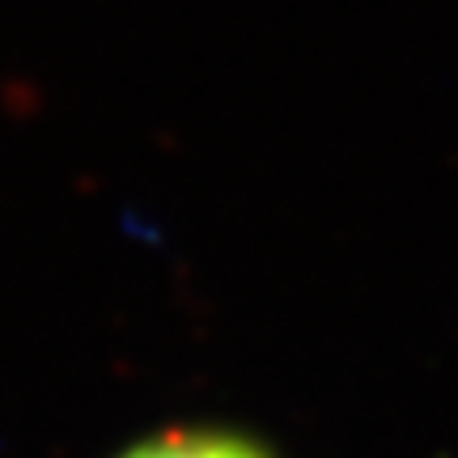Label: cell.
<instances>
[{
  "label": "cell",
  "mask_w": 458,
  "mask_h": 458,
  "mask_svg": "<svg viewBox=\"0 0 458 458\" xmlns=\"http://www.w3.org/2000/svg\"><path fill=\"white\" fill-rule=\"evenodd\" d=\"M119 458H267L259 445H250L246 437L233 433H162V437H148V442L131 445L128 454Z\"/></svg>",
  "instance_id": "1"
}]
</instances>
